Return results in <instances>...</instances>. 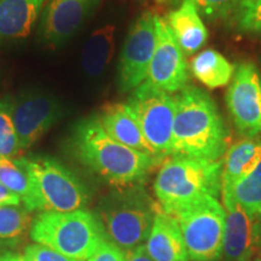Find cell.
Instances as JSON below:
<instances>
[{"label": "cell", "instance_id": "1", "mask_svg": "<svg viewBox=\"0 0 261 261\" xmlns=\"http://www.w3.org/2000/svg\"><path fill=\"white\" fill-rule=\"evenodd\" d=\"M75 158L115 188L143 184L160 161L120 144L100 125L98 115L80 120L71 130Z\"/></svg>", "mask_w": 261, "mask_h": 261}, {"label": "cell", "instance_id": "2", "mask_svg": "<svg viewBox=\"0 0 261 261\" xmlns=\"http://www.w3.org/2000/svg\"><path fill=\"white\" fill-rule=\"evenodd\" d=\"M172 156L219 161L227 151L228 130L210 94L185 86L177 94Z\"/></svg>", "mask_w": 261, "mask_h": 261}, {"label": "cell", "instance_id": "3", "mask_svg": "<svg viewBox=\"0 0 261 261\" xmlns=\"http://www.w3.org/2000/svg\"><path fill=\"white\" fill-rule=\"evenodd\" d=\"M158 212L143 184H135L108 192L100 198L96 214L108 241L126 252L144 244Z\"/></svg>", "mask_w": 261, "mask_h": 261}, {"label": "cell", "instance_id": "4", "mask_svg": "<svg viewBox=\"0 0 261 261\" xmlns=\"http://www.w3.org/2000/svg\"><path fill=\"white\" fill-rule=\"evenodd\" d=\"M221 161L171 156L156 175L154 191L162 211L169 215L205 196L218 198L223 178Z\"/></svg>", "mask_w": 261, "mask_h": 261}, {"label": "cell", "instance_id": "5", "mask_svg": "<svg viewBox=\"0 0 261 261\" xmlns=\"http://www.w3.org/2000/svg\"><path fill=\"white\" fill-rule=\"evenodd\" d=\"M29 236L35 243L77 261L89 260L108 240L97 214L86 208L68 213L38 214L32 221Z\"/></svg>", "mask_w": 261, "mask_h": 261}, {"label": "cell", "instance_id": "6", "mask_svg": "<svg viewBox=\"0 0 261 261\" xmlns=\"http://www.w3.org/2000/svg\"><path fill=\"white\" fill-rule=\"evenodd\" d=\"M31 178L41 213L84 210L90 201L86 185L63 163L48 156L16 159Z\"/></svg>", "mask_w": 261, "mask_h": 261}, {"label": "cell", "instance_id": "7", "mask_svg": "<svg viewBox=\"0 0 261 261\" xmlns=\"http://www.w3.org/2000/svg\"><path fill=\"white\" fill-rule=\"evenodd\" d=\"M178 221L191 261H218L223 253L225 210L218 198L205 196L172 215Z\"/></svg>", "mask_w": 261, "mask_h": 261}, {"label": "cell", "instance_id": "8", "mask_svg": "<svg viewBox=\"0 0 261 261\" xmlns=\"http://www.w3.org/2000/svg\"><path fill=\"white\" fill-rule=\"evenodd\" d=\"M127 103L136 113L144 138L159 161L172 156L174 96L144 81L132 91Z\"/></svg>", "mask_w": 261, "mask_h": 261}, {"label": "cell", "instance_id": "9", "mask_svg": "<svg viewBox=\"0 0 261 261\" xmlns=\"http://www.w3.org/2000/svg\"><path fill=\"white\" fill-rule=\"evenodd\" d=\"M156 17L152 11L143 12L128 29L117 68L119 89L123 93L132 92L146 80L158 44Z\"/></svg>", "mask_w": 261, "mask_h": 261}, {"label": "cell", "instance_id": "10", "mask_svg": "<svg viewBox=\"0 0 261 261\" xmlns=\"http://www.w3.org/2000/svg\"><path fill=\"white\" fill-rule=\"evenodd\" d=\"M225 99L238 133L243 138L261 137V73L254 62L238 63Z\"/></svg>", "mask_w": 261, "mask_h": 261}, {"label": "cell", "instance_id": "11", "mask_svg": "<svg viewBox=\"0 0 261 261\" xmlns=\"http://www.w3.org/2000/svg\"><path fill=\"white\" fill-rule=\"evenodd\" d=\"M58 98L44 90H28L12 99V119L21 150L32 148L63 116Z\"/></svg>", "mask_w": 261, "mask_h": 261}, {"label": "cell", "instance_id": "12", "mask_svg": "<svg viewBox=\"0 0 261 261\" xmlns=\"http://www.w3.org/2000/svg\"><path fill=\"white\" fill-rule=\"evenodd\" d=\"M156 29L158 44L145 81L165 92L178 93L189 81L185 55L165 18L156 17Z\"/></svg>", "mask_w": 261, "mask_h": 261}, {"label": "cell", "instance_id": "13", "mask_svg": "<svg viewBox=\"0 0 261 261\" xmlns=\"http://www.w3.org/2000/svg\"><path fill=\"white\" fill-rule=\"evenodd\" d=\"M100 0H50L39 22V39L47 46H61L86 22Z\"/></svg>", "mask_w": 261, "mask_h": 261}, {"label": "cell", "instance_id": "14", "mask_svg": "<svg viewBox=\"0 0 261 261\" xmlns=\"http://www.w3.org/2000/svg\"><path fill=\"white\" fill-rule=\"evenodd\" d=\"M225 230L224 261H252L261 244V224L232 197L223 198Z\"/></svg>", "mask_w": 261, "mask_h": 261}, {"label": "cell", "instance_id": "15", "mask_svg": "<svg viewBox=\"0 0 261 261\" xmlns=\"http://www.w3.org/2000/svg\"><path fill=\"white\" fill-rule=\"evenodd\" d=\"M98 119L107 135L114 140L155 158L143 135L138 117L128 103H114L107 106L98 115Z\"/></svg>", "mask_w": 261, "mask_h": 261}, {"label": "cell", "instance_id": "16", "mask_svg": "<svg viewBox=\"0 0 261 261\" xmlns=\"http://www.w3.org/2000/svg\"><path fill=\"white\" fill-rule=\"evenodd\" d=\"M144 246L152 261H190L178 221L163 211L155 215Z\"/></svg>", "mask_w": 261, "mask_h": 261}, {"label": "cell", "instance_id": "17", "mask_svg": "<svg viewBox=\"0 0 261 261\" xmlns=\"http://www.w3.org/2000/svg\"><path fill=\"white\" fill-rule=\"evenodd\" d=\"M46 0H0V44L31 34Z\"/></svg>", "mask_w": 261, "mask_h": 261}, {"label": "cell", "instance_id": "18", "mask_svg": "<svg viewBox=\"0 0 261 261\" xmlns=\"http://www.w3.org/2000/svg\"><path fill=\"white\" fill-rule=\"evenodd\" d=\"M166 22L182 52L188 56L197 52L207 41V27L194 0H181L180 5L169 12Z\"/></svg>", "mask_w": 261, "mask_h": 261}, {"label": "cell", "instance_id": "19", "mask_svg": "<svg viewBox=\"0 0 261 261\" xmlns=\"http://www.w3.org/2000/svg\"><path fill=\"white\" fill-rule=\"evenodd\" d=\"M261 163V137L244 138L227 150L224 158L221 192L228 197L238 181L252 173Z\"/></svg>", "mask_w": 261, "mask_h": 261}, {"label": "cell", "instance_id": "20", "mask_svg": "<svg viewBox=\"0 0 261 261\" xmlns=\"http://www.w3.org/2000/svg\"><path fill=\"white\" fill-rule=\"evenodd\" d=\"M115 25L96 29L85 42L81 52V68L90 77H99L109 65L115 48Z\"/></svg>", "mask_w": 261, "mask_h": 261}, {"label": "cell", "instance_id": "21", "mask_svg": "<svg viewBox=\"0 0 261 261\" xmlns=\"http://www.w3.org/2000/svg\"><path fill=\"white\" fill-rule=\"evenodd\" d=\"M190 69L196 79L211 90L230 84L234 71L233 65L220 52L212 48L196 55L190 63Z\"/></svg>", "mask_w": 261, "mask_h": 261}, {"label": "cell", "instance_id": "22", "mask_svg": "<svg viewBox=\"0 0 261 261\" xmlns=\"http://www.w3.org/2000/svg\"><path fill=\"white\" fill-rule=\"evenodd\" d=\"M32 218L21 205H0V250L17 248L31 230Z\"/></svg>", "mask_w": 261, "mask_h": 261}, {"label": "cell", "instance_id": "23", "mask_svg": "<svg viewBox=\"0 0 261 261\" xmlns=\"http://www.w3.org/2000/svg\"><path fill=\"white\" fill-rule=\"evenodd\" d=\"M0 184L18 196L28 212L38 211V202L32 180L17 160L0 158Z\"/></svg>", "mask_w": 261, "mask_h": 261}, {"label": "cell", "instance_id": "24", "mask_svg": "<svg viewBox=\"0 0 261 261\" xmlns=\"http://www.w3.org/2000/svg\"><path fill=\"white\" fill-rule=\"evenodd\" d=\"M228 197H232L261 224V163L248 177L237 182Z\"/></svg>", "mask_w": 261, "mask_h": 261}, {"label": "cell", "instance_id": "25", "mask_svg": "<svg viewBox=\"0 0 261 261\" xmlns=\"http://www.w3.org/2000/svg\"><path fill=\"white\" fill-rule=\"evenodd\" d=\"M21 151L12 119V98L0 99V158L12 159Z\"/></svg>", "mask_w": 261, "mask_h": 261}, {"label": "cell", "instance_id": "26", "mask_svg": "<svg viewBox=\"0 0 261 261\" xmlns=\"http://www.w3.org/2000/svg\"><path fill=\"white\" fill-rule=\"evenodd\" d=\"M234 15L238 31L261 34V0H240Z\"/></svg>", "mask_w": 261, "mask_h": 261}, {"label": "cell", "instance_id": "27", "mask_svg": "<svg viewBox=\"0 0 261 261\" xmlns=\"http://www.w3.org/2000/svg\"><path fill=\"white\" fill-rule=\"evenodd\" d=\"M198 12L211 21L227 18L236 12L240 0H194Z\"/></svg>", "mask_w": 261, "mask_h": 261}, {"label": "cell", "instance_id": "28", "mask_svg": "<svg viewBox=\"0 0 261 261\" xmlns=\"http://www.w3.org/2000/svg\"><path fill=\"white\" fill-rule=\"evenodd\" d=\"M24 259L25 261H77L38 243L25 248Z\"/></svg>", "mask_w": 261, "mask_h": 261}, {"label": "cell", "instance_id": "29", "mask_svg": "<svg viewBox=\"0 0 261 261\" xmlns=\"http://www.w3.org/2000/svg\"><path fill=\"white\" fill-rule=\"evenodd\" d=\"M87 261H126L125 252L110 241H104Z\"/></svg>", "mask_w": 261, "mask_h": 261}, {"label": "cell", "instance_id": "30", "mask_svg": "<svg viewBox=\"0 0 261 261\" xmlns=\"http://www.w3.org/2000/svg\"><path fill=\"white\" fill-rule=\"evenodd\" d=\"M125 259L126 261H152L148 252H146L144 244L135 248V249L126 250Z\"/></svg>", "mask_w": 261, "mask_h": 261}, {"label": "cell", "instance_id": "31", "mask_svg": "<svg viewBox=\"0 0 261 261\" xmlns=\"http://www.w3.org/2000/svg\"><path fill=\"white\" fill-rule=\"evenodd\" d=\"M22 202L18 196L12 194L0 184V205H21Z\"/></svg>", "mask_w": 261, "mask_h": 261}, {"label": "cell", "instance_id": "32", "mask_svg": "<svg viewBox=\"0 0 261 261\" xmlns=\"http://www.w3.org/2000/svg\"><path fill=\"white\" fill-rule=\"evenodd\" d=\"M0 261H25L24 255H21L18 253L6 252L0 254Z\"/></svg>", "mask_w": 261, "mask_h": 261}, {"label": "cell", "instance_id": "33", "mask_svg": "<svg viewBox=\"0 0 261 261\" xmlns=\"http://www.w3.org/2000/svg\"><path fill=\"white\" fill-rule=\"evenodd\" d=\"M159 4H172V3H177V2H181V0H156Z\"/></svg>", "mask_w": 261, "mask_h": 261}, {"label": "cell", "instance_id": "34", "mask_svg": "<svg viewBox=\"0 0 261 261\" xmlns=\"http://www.w3.org/2000/svg\"><path fill=\"white\" fill-rule=\"evenodd\" d=\"M252 261H261V257H256V259H253Z\"/></svg>", "mask_w": 261, "mask_h": 261}, {"label": "cell", "instance_id": "35", "mask_svg": "<svg viewBox=\"0 0 261 261\" xmlns=\"http://www.w3.org/2000/svg\"><path fill=\"white\" fill-rule=\"evenodd\" d=\"M138 2H144V0H138Z\"/></svg>", "mask_w": 261, "mask_h": 261}]
</instances>
